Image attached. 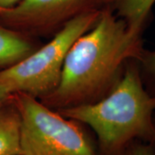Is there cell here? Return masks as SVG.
<instances>
[{"label":"cell","instance_id":"obj_1","mask_svg":"<svg viewBox=\"0 0 155 155\" xmlns=\"http://www.w3.org/2000/svg\"><path fill=\"white\" fill-rule=\"evenodd\" d=\"M143 48L142 34L106 5L93 27L69 49L55 90L39 100L54 110L93 104L110 91L127 62L138 59Z\"/></svg>","mask_w":155,"mask_h":155},{"label":"cell","instance_id":"obj_2","mask_svg":"<svg viewBox=\"0 0 155 155\" xmlns=\"http://www.w3.org/2000/svg\"><path fill=\"white\" fill-rule=\"evenodd\" d=\"M57 111L91 127L101 155H122L135 140L155 143V96L145 87L137 59L127 62L119 81L102 99Z\"/></svg>","mask_w":155,"mask_h":155},{"label":"cell","instance_id":"obj_3","mask_svg":"<svg viewBox=\"0 0 155 155\" xmlns=\"http://www.w3.org/2000/svg\"><path fill=\"white\" fill-rule=\"evenodd\" d=\"M102 10L72 19L22 61L0 72V86L10 94L22 93L41 99L54 91L61 80L67 53L78 37L93 27Z\"/></svg>","mask_w":155,"mask_h":155},{"label":"cell","instance_id":"obj_4","mask_svg":"<svg viewBox=\"0 0 155 155\" xmlns=\"http://www.w3.org/2000/svg\"><path fill=\"white\" fill-rule=\"evenodd\" d=\"M14 101L21 116L22 155H101L81 122L26 94H14Z\"/></svg>","mask_w":155,"mask_h":155},{"label":"cell","instance_id":"obj_5","mask_svg":"<svg viewBox=\"0 0 155 155\" xmlns=\"http://www.w3.org/2000/svg\"><path fill=\"white\" fill-rule=\"evenodd\" d=\"M111 0H20L0 10V23L31 37H52L72 19L110 5Z\"/></svg>","mask_w":155,"mask_h":155},{"label":"cell","instance_id":"obj_6","mask_svg":"<svg viewBox=\"0 0 155 155\" xmlns=\"http://www.w3.org/2000/svg\"><path fill=\"white\" fill-rule=\"evenodd\" d=\"M38 47L34 37L0 23V72L22 61Z\"/></svg>","mask_w":155,"mask_h":155},{"label":"cell","instance_id":"obj_7","mask_svg":"<svg viewBox=\"0 0 155 155\" xmlns=\"http://www.w3.org/2000/svg\"><path fill=\"white\" fill-rule=\"evenodd\" d=\"M0 155H22L21 116L14 96L0 107Z\"/></svg>","mask_w":155,"mask_h":155},{"label":"cell","instance_id":"obj_8","mask_svg":"<svg viewBox=\"0 0 155 155\" xmlns=\"http://www.w3.org/2000/svg\"><path fill=\"white\" fill-rule=\"evenodd\" d=\"M154 5L155 0H115L110 6L128 28L142 34L149 22Z\"/></svg>","mask_w":155,"mask_h":155},{"label":"cell","instance_id":"obj_9","mask_svg":"<svg viewBox=\"0 0 155 155\" xmlns=\"http://www.w3.org/2000/svg\"><path fill=\"white\" fill-rule=\"evenodd\" d=\"M137 62L145 87L150 94L155 96V50L143 48Z\"/></svg>","mask_w":155,"mask_h":155},{"label":"cell","instance_id":"obj_10","mask_svg":"<svg viewBox=\"0 0 155 155\" xmlns=\"http://www.w3.org/2000/svg\"><path fill=\"white\" fill-rule=\"evenodd\" d=\"M122 155H155V143L135 140L127 147Z\"/></svg>","mask_w":155,"mask_h":155},{"label":"cell","instance_id":"obj_11","mask_svg":"<svg viewBox=\"0 0 155 155\" xmlns=\"http://www.w3.org/2000/svg\"><path fill=\"white\" fill-rule=\"evenodd\" d=\"M13 96L14 95L10 94L5 89L0 86V107L11 102V100L13 99Z\"/></svg>","mask_w":155,"mask_h":155},{"label":"cell","instance_id":"obj_12","mask_svg":"<svg viewBox=\"0 0 155 155\" xmlns=\"http://www.w3.org/2000/svg\"><path fill=\"white\" fill-rule=\"evenodd\" d=\"M20 0H0V10L8 9L14 6Z\"/></svg>","mask_w":155,"mask_h":155},{"label":"cell","instance_id":"obj_13","mask_svg":"<svg viewBox=\"0 0 155 155\" xmlns=\"http://www.w3.org/2000/svg\"><path fill=\"white\" fill-rule=\"evenodd\" d=\"M114 1H115V0H111V3H110V5H111V4H112V3H113V2H114Z\"/></svg>","mask_w":155,"mask_h":155},{"label":"cell","instance_id":"obj_14","mask_svg":"<svg viewBox=\"0 0 155 155\" xmlns=\"http://www.w3.org/2000/svg\"><path fill=\"white\" fill-rule=\"evenodd\" d=\"M154 123H155V115H154Z\"/></svg>","mask_w":155,"mask_h":155}]
</instances>
